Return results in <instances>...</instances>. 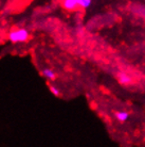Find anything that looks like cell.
I'll return each instance as SVG.
<instances>
[{
	"label": "cell",
	"mask_w": 145,
	"mask_h": 147,
	"mask_svg": "<svg viewBox=\"0 0 145 147\" xmlns=\"http://www.w3.org/2000/svg\"><path fill=\"white\" fill-rule=\"evenodd\" d=\"M30 33L29 31L25 28H19V29L13 30L9 33V40L13 44H18V43H25L29 40Z\"/></svg>",
	"instance_id": "cell-1"
},
{
	"label": "cell",
	"mask_w": 145,
	"mask_h": 147,
	"mask_svg": "<svg viewBox=\"0 0 145 147\" xmlns=\"http://www.w3.org/2000/svg\"><path fill=\"white\" fill-rule=\"evenodd\" d=\"M118 80H119V82H120L121 84L123 85H128L132 83V78L128 74L123 73V71L118 74Z\"/></svg>",
	"instance_id": "cell-2"
},
{
	"label": "cell",
	"mask_w": 145,
	"mask_h": 147,
	"mask_svg": "<svg viewBox=\"0 0 145 147\" xmlns=\"http://www.w3.org/2000/svg\"><path fill=\"white\" fill-rule=\"evenodd\" d=\"M63 7L67 11H74L80 7L76 0H63Z\"/></svg>",
	"instance_id": "cell-3"
},
{
	"label": "cell",
	"mask_w": 145,
	"mask_h": 147,
	"mask_svg": "<svg viewBox=\"0 0 145 147\" xmlns=\"http://www.w3.org/2000/svg\"><path fill=\"white\" fill-rule=\"evenodd\" d=\"M41 75L49 81H54L55 78H56L55 73L52 69H50V68H44V69L41 70Z\"/></svg>",
	"instance_id": "cell-4"
},
{
	"label": "cell",
	"mask_w": 145,
	"mask_h": 147,
	"mask_svg": "<svg viewBox=\"0 0 145 147\" xmlns=\"http://www.w3.org/2000/svg\"><path fill=\"white\" fill-rule=\"evenodd\" d=\"M129 117V114L125 112V111H119V112H116V118L118 119L119 121L121 123H124V121H126Z\"/></svg>",
	"instance_id": "cell-5"
},
{
	"label": "cell",
	"mask_w": 145,
	"mask_h": 147,
	"mask_svg": "<svg viewBox=\"0 0 145 147\" xmlns=\"http://www.w3.org/2000/svg\"><path fill=\"white\" fill-rule=\"evenodd\" d=\"M76 1L78 3V7L82 9H88L92 3V0H76Z\"/></svg>",
	"instance_id": "cell-6"
},
{
	"label": "cell",
	"mask_w": 145,
	"mask_h": 147,
	"mask_svg": "<svg viewBox=\"0 0 145 147\" xmlns=\"http://www.w3.org/2000/svg\"><path fill=\"white\" fill-rule=\"evenodd\" d=\"M49 90H50V92L52 93L54 96H56V97H58V96L61 95V91H59V88H56L55 85H50V86H49Z\"/></svg>",
	"instance_id": "cell-7"
}]
</instances>
